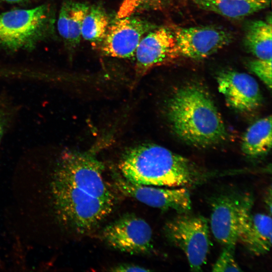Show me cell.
I'll list each match as a JSON object with an SVG mask.
<instances>
[{
  "mask_svg": "<svg viewBox=\"0 0 272 272\" xmlns=\"http://www.w3.org/2000/svg\"><path fill=\"white\" fill-rule=\"evenodd\" d=\"M118 168L126 180L143 185L186 187L198 185L209 176L187 158L157 145L130 149Z\"/></svg>",
  "mask_w": 272,
  "mask_h": 272,
  "instance_id": "obj_1",
  "label": "cell"
},
{
  "mask_svg": "<svg viewBox=\"0 0 272 272\" xmlns=\"http://www.w3.org/2000/svg\"><path fill=\"white\" fill-rule=\"evenodd\" d=\"M167 115L175 133L191 145L212 146L227 135L214 102L199 86L188 85L175 91L168 101Z\"/></svg>",
  "mask_w": 272,
  "mask_h": 272,
  "instance_id": "obj_2",
  "label": "cell"
},
{
  "mask_svg": "<svg viewBox=\"0 0 272 272\" xmlns=\"http://www.w3.org/2000/svg\"><path fill=\"white\" fill-rule=\"evenodd\" d=\"M51 187L59 219L78 234H86L94 230L112 211L113 203L58 179L52 177Z\"/></svg>",
  "mask_w": 272,
  "mask_h": 272,
  "instance_id": "obj_3",
  "label": "cell"
},
{
  "mask_svg": "<svg viewBox=\"0 0 272 272\" xmlns=\"http://www.w3.org/2000/svg\"><path fill=\"white\" fill-rule=\"evenodd\" d=\"M104 170L103 163L91 152L66 150L58 158L52 177L113 203L114 197L103 178Z\"/></svg>",
  "mask_w": 272,
  "mask_h": 272,
  "instance_id": "obj_4",
  "label": "cell"
},
{
  "mask_svg": "<svg viewBox=\"0 0 272 272\" xmlns=\"http://www.w3.org/2000/svg\"><path fill=\"white\" fill-rule=\"evenodd\" d=\"M163 230L167 240L184 252L191 270H201L211 244L208 220L190 212L178 214L165 224Z\"/></svg>",
  "mask_w": 272,
  "mask_h": 272,
  "instance_id": "obj_5",
  "label": "cell"
},
{
  "mask_svg": "<svg viewBox=\"0 0 272 272\" xmlns=\"http://www.w3.org/2000/svg\"><path fill=\"white\" fill-rule=\"evenodd\" d=\"M48 14L45 5L1 14L0 43L12 49L30 46L44 32Z\"/></svg>",
  "mask_w": 272,
  "mask_h": 272,
  "instance_id": "obj_6",
  "label": "cell"
},
{
  "mask_svg": "<svg viewBox=\"0 0 272 272\" xmlns=\"http://www.w3.org/2000/svg\"><path fill=\"white\" fill-rule=\"evenodd\" d=\"M101 237L110 247L131 254H146L153 249L151 226L143 219L131 214L107 225Z\"/></svg>",
  "mask_w": 272,
  "mask_h": 272,
  "instance_id": "obj_7",
  "label": "cell"
},
{
  "mask_svg": "<svg viewBox=\"0 0 272 272\" xmlns=\"http://www.w3.org/2000/svg\"><path fill=\"white\" fill-rule=\"evenodd\" d=\"M113 180L121 193L150 207L164 211L173 210L178 214L189 213L191 209L190 194L186 187L138 185L118 175L114 176Z\"/></svg>",
  "mask_w": 272,
  "mask_h": 272,
  "instance_id": "obj_8",
  "label": "cell"
},
{
  "mask_svg": "<svg viewBox=\"0 0 272 272\" xmlns=\"http://www.w3.org/2000/svg\"><path fill=\"white\" fill-rule=\"evenodd\" d=\"M250 195L239 197L237 241L256 255L268 252L271 246V218L269 214L254 213Z\"/></svg>",
  "mask_w": 272,
  "mask_h": 272,
  "instance_id": "obj_9",
  "label": "cell"
},
{
  "mask_svg": "<svg viewBox=\"0 0 272 272\" xmlns=\"http://www.w3.org/2000/svg\"><path fill=\"white\" fill-rule=\"evenodd\" d=\"M156 27L148 21L133 16L117 19L109 25L100 42L101 50L111 57L132 58L142 39Z\"/></svg>",
  "mask_w": 272,
  "mask_h": 272,
  "instance_id": "obj_10",
  "label": "cell"
},
{
  "mask_svg": "<svg viewBox=\"0 0 272 272\" xmlns=\"http://www.w3.org/2000/svg\"><path fill=\"white\" fill-rule=\"evenodd\" d=\"M173 32L179 55L193 59L212 55L233 39L227 31L212 26L178 27Z\"/></svg>",
  "mask_w": 272,
  "mask_h": 272,
  "instance_id": "obj_11",
  "label": "cell"
},
{
  "mask_svg": "<svg viewBox=\"0 0 272 272\" xmlns=\"http://www.w3.org/2000/svg\"><path fill=\"white\" fill-rule=\"evenodd\" d=\"M179 55L174 32L166 27H156L141 40L135 53L137 77Z\"/></svg>",
  "mask_w": 272,
  "mask_h": 272,
  "instance_id": "obj_12",
  "label": "cell"
},
{
  "mask_svg": "<svg viewBox=\"0 0 272 272\" xmlns=\"http://www.w3.org/2000/svg\"><path fill=\"white\" fill-rule=\"evenodd\" d=\"M218 89L228 105L237 110L251 111L259 107L262 97L257 81L246 73L221 72L217 78Z\"/></svg>",
  "mask_w": 272,
  "mask_h": 272,
  "instance_id": "obj_13",
  "label": "cell"
},
{
  "mask_svg": "<svg viewBox=\"0 0 272 272\" xmlns=\"http://www.w3.org/2000/svg\"><path fill=\"white\" fill-rule=\"evenodd\" d=\"M239 198L222 194L211 202L209 226L215 239L224 247H235L237 242Z\"/></svg>",
  "mask_w": 272,
  "mask_h": 272,
  "instance_id": "obj_14",
  "label": "cell"
},
{
  "mask_svg": "<svg viewBox=\"0 0 272 272\" xmlns=\"http://www.w3.org/2000/svg\"><path fill=\"white\" fill-rule=\"evenodd\" d=\"M200 9L240 19L268 7L271 0H193Z\"/></svg>",
  "mask_w": 272,
  "mask_h": 272,
  "instance_id": "obj_15",
  "label": "cell"
},
{
  "mask_svg": "<svg viewBox=\"0 0 272 272\" xmlns=\"http://www.w3.org/2000/svg\"><path fill=\"white\" fill-rule=\"evenodd\" d=\"M271 116L261 118L250 125L241 142L242 152L250 157H257L268 152L271 148Z\"/></svg>",
  "mask_w": 272,
  "mask_h": 272,
  "instance_id": "obj_16",
  "label": "cell"
},
{
  "mask_svg": "<svg viewBox=\"0 0 272 272\" xmlns=\"http://www.w3.org/2000/svg\"><path fill=\"white\" fill-rule=\"evenodd\" d=\"M271 21L256 20L247 26L244 44L246 49L258 59H271Z\"/></svg>",
  "mask_w": 272,
  "mask_h": 272,
  "instance_id": "obj_17",
  "label": "cell"
},
{
  "mask_svg": "<svg viewBox=\"0 0 272 272\" xmlns=\"http://www.w3.org/2000/svg\"><path fill=\"white\" fill-rule=\"evenodd\" d=\"M109 25V18L101 7L89 8L83 20L82 37L92 42L100 43L104 38Z\"/></svg>",
  "mask_w": 272,
  "mask_h": 272,
  "instance_id": "obj_18",
  "label": "cell"
},
{
  "mask_svg": "<svg viewBox=\"0 0 272 272\" xmlns=\"http://www.w3.org/2000/svg\"><path fill=\"white\" fill-rule=\"evenodd\" d=\"M171 0H123L116 14V19L133 16L150 10H162L170 4Z\"/></svg>",
  "mask_w": 272,
  "mask_h": 272,
  "instance_id": "obj_19",
  "label": "cell"
},
{
  "mask_svg": "<svg viewBox=\"0 0 272 272\" xmlns=\"http://www.w3.org/2000/svg\"><path fill=\"white\" fill-rule=\"evenodd\" d=\"M89 8L86 4L72 2L67 41L72 47L76 46L80 42L83 20Z\"/></svg>",
  "mask_w": 272,
  "mask_h": 272,
  "instance_id": "obj_20",
  "label": "cell"
},
{
  "mask_svg": "<svg viewBox=\"0 0 272 272\" xmlns=\"http://www.w3.org/2000/svg\"><path fill=\"white\" fill-rule=\"evenodd\" d=\"M16 111V107L8 97L0 96V146Z\"/></svg>",
  "mask_w": 272,
  "mask_h": 272,
  "instance_id": "obj_21",
  "label": "cell"
},
{
  "mask_svg": "<svg viewBox=\"0 0 272 272\" xmlns=\"http://www.w3.org/2000/svg\"><path fill=\"white\" fill-rule=\"evenodd\" d=\"M235 248L226 246L213 266V271H241L234 257Z\"/></svg>",
  "mask_w": 272,
  "mask_h": 272,
  "instance_id": "obj_22",
  "label": "cell"
},
{
  "mask_svg": "<svg viewBox=\"0 0 272 272\" xmlns=\"http://www.w3.org/2000/svg\"><path fill=\"white\" fill-rule=\"evenodd\" d=\"M248 67L269 89H271V59L264 60L257 58L249 61Z\"/></svg>",
  "mask_w": 272,
  "mask_h": 272,
  "instance_id": "obj_23",
  "label": "cell"
},
{
  "mask_svg": "<svg viewBox=\"0 0 272 272\" xmlns=\"http://www.w3.org/2000/svg\"><path fill=\"white\" fill-rule=\"evenodd\" d=\"M72 2L63 4L59 11L57 21V29L60 35L65 41L69 39V24L70 17Z\"/></svg>",
  "mask_w": 272,
  "mask_h": 272,
  "instance_id": "obj_24",
  "label": "cell"
},
{
  "mask_svg": "<svg viewBox=\"0 0 272 272\" xmlns=\"http://www.w3.org/2000/svg\"><path fill=\"white\" fill-rule=\"evenodd\" d=\"M109 270L111 271L119 272H139L151 271L150 269L146 268V267L129 263L118 264L111 267Z\"/></svg>",
  "mask_w": 272,
  "mask_h": 272,
  "instance_id": "obj_25",
  "label": "cell"
},
{
  "mask_svg": "<svg viewBox=\"0 0 272 272\" xmlns=\"http://www.w3.org/2000/svg\"><path fill=\"white\" fill-rule=\"evenodd\" d=\"M271 187H269V191L265 197V203L268 209V212L269 215H271Z\"/></svg>",
  "mask_w": 272,
  "mask_h": 272,
  "instance_id": "obj_26",
  "label": "cell"
},
{
  "mask_svg": "<svg viewBox=\"0 0 272 272\" xmlns=\"http://www.w3.org/2000/svg\"><path fill=\"white\" fill-rule=\"evenodd\" d=\"M4 2L10 3H17L23 2L25 0H2Z\"/></svg>",
  "mask_w": 272,
  "mask_h": 272,
  "instance_id": "obj_27",
  "label": "cell"
}]
</instances>
